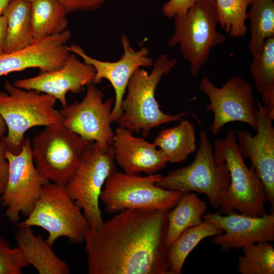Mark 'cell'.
I'll return each instance as SVG.
<instances>
[{
	"instance_id": "1",
	"label": "cell",
	"mask_w": 274,
	"mask_h": 274,
	"mask_svg": "<svg viewBox=\"0 0 274 274\" xmlns=\"http://www.w3.org/2000/svg\"><path fill=\"white\" fill-rule=\"evenodd\" d=\"M169 210L126 209L84 241L89 274H169L165 244Z\"/></svg>"
},
{
	"instance_id": "2",
	"label": "cell",
	"mask_w": 274,
	"mask_h": 274,
	"mask_svg": "<svg viewBox=\"0 0 274 274\" xmlns=\"http://www.w3.org/2000/svg\"><path fill=\"white\" fill-rule=\"evenodd\" d=\"M175 58L161 54L148 74L144 68H137L127 86V93L121 104L122 113L117 123L118 126L147 138L150 130L163 124L180 121L186 115L183 112L176 115L163 112L155 98L156 87L162 76L168 75L177 64Z\"/></svg>"
},
{
	"instance_id": "3",
	"label": "cell",
	"mask_w": 274,
	"mask_h": 274,
	"mask_svg": "<svg viewBox=\"0 0 274 274\" xmlns=\"http://www.w3.org/2000/svg\"><path fill=\"white\" fill-rule=\"evenodd\" d=\"M189 165L173 170L155 184L162 188L183 193L195 192L207 196L210 204L219 209L226 199L230 185L225 163L214 155L208 133L199 132V145Z\"/></svg>"
},
{
	"instance_id": "4",
	"label": "cell",
	"mask_w": 274,
	"mask_h": 274,
	"mask_svg": "<svg viewBox=\"0 0 274 274\" xmlns=\"http://www.w3.org/2000/svg\"><path fill=\"white\" fill-rule=\"evenodd\" d=\"M0 91V115L7 127L5 140L8 150L17 154L25 142V133L33 127L61 122L56 99L47 94L15 86L9 81Z\"/></svg>"
},
{
	"instance_id": "5",
	"label": "cell",
	"mask_w": 274,
	"mask_h": 274,
	"mask_svg": "<svg viewBox=\"0 0 274 274\" xmlns=\"http://www.w3.org/2000/svg\"><path fill=\"white\" fill-rule=\"evenodd\" d=\"M213 147L215 156L224 162L230 178L228 193L218 213L227 214L238 211L251 216L267 214L264 186L254 167L246 165L233 130L228 129L225 137L216 140Z\"/></svg>"
},
{
	"instance_id": "6",
	"label": "cell",
	"mask_w": 274,
	"mask_h": 274,
	"mask_svg": "<svg viewBox=\"0 0 274 274\" xmlns=\"http://www.w3.org/2000/svg\"><path fill=\"white\" fill-rule=\"evenodd\" d=\"M173 18L175 31L167 46L179 45L183 57L190 64L191 75L196 77L208 61L211 48L226 41L217 29L216 1L199 0L185 14Z\"/></svg>"
},
{
	"instance_id": "7",
	"label": "cell",
	"mask_w": 274,
	"mask_h": 274,
	"mask_svg": "<svg viewBox=\"0 0 274 274\" xmlns=\"http://www.w3.org/2000/svg\"><path fill=\"white\" fill-rule=\"evenodd\" d=\"M20 226H38L49 233L46 242L52 246L59 237L65 236L73 243L84 241L90 228L85 216L69 196L65 186L45 184L33 208Z\"/></svg>"
},
{
	"instance_id": "8",
	"label": "cell",
	"mask_w": 274,
	"mask_h": 274,
	"mask_svg": "<svg viewBox=\"0 0 274 274\" xmlns=\"http://www.w3.org/2000/svg\"><path fill=\"white\" fill-rule=\"evenodd\" d=\"M89 142L62 124H53L34 136L31 150L41 176L65 186L77 169Z\"/></svg>"
},
{
	"instance_id": "9",
	"label": "cell",
	"mask_w": 274,
	"mask_h": 274,
	"mask_svg": "<svg viewBox=\"0 0 274 274\" xmlns=\"http://www.w3.org/2000/svg\"><path fill=\"white\" fill-rule=\"evenodd\" d=\"M162 176L153 174L142 177L116 171L107 179L100 199L109 214L126 209L170 210L184 193L157 186Z\"/></svg>"
},
{
	"instance_id": "10",
	"label": "cell",
	"mask_w": 274,
	"mask_h": 274,
	"mask_svg": "<svg viewBox=\"0 0 274 274\" xmlns=\"http://www.w3.org/2000/svg\"><path fill=\"white\" fill-rule=\"evenodd\" d=\"M115 172L113 148L102 153L97 144L91 142L75 174L65 185L70 197L83 210L91 228H98L104 223L99 199L107 179Z\"/></svg>"
},
{
	"instance_id": "11",
	"label": "cell",
	"mask_w": 274,
	"mask_h": 274,
	"mask_svg": "<svg viewBox=\"0 0 274 274\" xmlns=\"http://www.w3.org/2000/svg\"><path fill=\"white\" fill-rule=\"evenodd\" d=\"M104 92L94 84L87 86L81 101L67 105L59 110L61 123L89 142L96 143L102 153L112 146L114 132L111 127L112 98L104 102Z\"/></svg>"
},
{
	"instance_id": "12",
	"label": "cell",
	"mask_w": 274,
	"mask_h": 274,
	"mask_svg": "<svg viewBox=\"0 0 274 274\" xmlns=\"http://www.w3.org/2000/svg\"><path fill=\"white\" fill-rule=\"evenodd\" d=\"M6 157L9 175L1 200L7 208L6 215L9 221L16 224L20 214L25 216L30 214L43 187L49 181L41 176L35 166L29 138H25L18 153L8 150Z\"/></svg>"
},
{
	"instance_id": "13",
	"label": "cell",
	"mask_w": 274,
	"mask_h": 274,
	"mask_svg": "<svg viewBox=\"0 0 274 274\" xmlns=\"http://www.w3.org/2000/svg\"><path fill=\"white\" fill-rule=\"evenodd\" d=\"M199 88L210 100L206 112L213 113L210 130L214 135L226 124L235 121L247 123L256 130L255 98L252 87L245 80L234 76L217 87L205 76L201 80Z\"/></svg>"
},
{
	"instance_id": "14",
	"label": "cell",
	"mask_w": 274,
	"mask_h": 274,
	"mask_svg": "<svg viewBox=\"0 0 274 274\" xmlns=\"http://www.w3.org/2000/svg\"><path fill=\"white\" fill-rule=\"evenodd\" d=\"M123 54L119 60L114 62L99 60L87 55L79 46H66L67 50L81 57L83 61L92 65L95 70L93 84L100 83L103 79L108 80L114 88L115 99L111 112V121L117 122L122 113L121 104L128 82L134 71L141 67H150L153 59L149 57V51L142 47L139 51L134 50L127 36H121Z\"/></svg>"
},
{
	"instance_id": "15",
	"label": "cell",
	"mask_w": 274,
	"mask_h": 274,
	"mask_svg": "<svg viewBox=\"0 0 274 274\" xmlns=\"http://www.w3.org/2000/svg\"><path fill=\"white\" fill-rule=\"evenodd\" d=\"M257 133L253 135L248 130H240L235 134L238 150L243 157L248 158L260 177L265 190L267 201L274 207V118L266 112L256 98Z\"/></svg>"
},
{
	"instance_id": "16",
	"label": "cell",
	"mask_w": 274,
	"mask_h": 274,
	"mask_svg": "<svg viewBox=\"0 0 274 274\" xmlns=\"http://www.w3.org/2000/svg\"><path fill=\"white\" fill-rule=\"evenodd\" d=\"M225 215L218 213H206L204 221L221 228L223 232L215 236L212 242L220 247L222 251L242 249L262 242L274 241V213L261 216H251L235 211Z\"/></svg>"
},
{
	"instance_id": "17",
	"label": "cell",
	"mask_w": 274,
	"mask_h": 274,
	"mask_svg": "<svg viewBox=\"0 0 274 274\" xmlns=\"http://www.w3.org/2000/svg\"><path fill=\"white\" fill-rule=\"evenodd\" d=\"M95 75L92 65L81 61L76 54L72 53L60 68L51 72H40L37 76L17 80L13 84L21 89L52 96L65 107L67 105V93H79L84 86L93 84Z\"/></svg>"
},
{
	"instance_id": "18",
	"label": "cell",
	"mask_w": 274,
	"mask_h": 274,
	"mask_svg": "<svg viewBox=\"0 0 274 274\" xmlns=\"http://www.w3.org/2000/svg\"><path fill=\"white\" fill-rule=\"evenodd\" d=\"M71 32H63L33 41L29 45L15 51L0 55V76L29 68L42 72H51L60 68L71 52L65 44Z\"/></svg>"
},
{
	"instance_id": "19",
	"label": "cell",
	"mask_w": 274,
	"mask_h": 274,
	"mask_svg": "<svg viewBox=\"0 0 274 274\" xmlns=\"http://www.w3.org/2000/svg\"><path fill=\"white\" fill-rule=\"evenodd\" d=\"M112 147L115 160L127 174H153L167 163L153 143L135 137L133 132L120 126L115 130Z\"/></svg>"
},
{
	"instance_id": "20",
	"label": "cell",
	"mask_w": 274,
	"mask_h": 274,
	"mask_svg": "<svg viewBox=\"0 0 274 274\" xmlns=\"http://www.w3.org/2000/svg\"><path fill=\"white\" fill-rule=\"evenodd\" d=\"M16 233L17 245L25 259L40 274H68V264L58 258L40 234L30 226H20Z\"/></svg>"
},
{
	"instance_id": "21",
	"label": "cell",
	"mask_w": 274,
	"mask_h": 274,
	"mask_svg": "<svg viewBox=\"0 0 274 274\" xmlns=\"http://www.w3.org/2000/svg\"><path fill=\"white\" fill-rule=\"evenodd\" d=\"M167 162L182 163L197 150L195 127L188 120L162 130L153 142Z\"/></svg>"
},
{
	"instance_id": "22",
	"label": "cell",
	"mask_w": 274,
	"mask_h": 274,
	"mask_svg": "<svg viewBox=\"0 0 274 274\" xmlns=\"http://www.w3.org/2000/svg\"><path fill=\"white\" fill-rule=\"evenodd\" d=\"M3 15L7 21L4 53L17 51L33 42L30 0H12Z\"/></svg>"
},
{
	"instance_id": "23",
	"label": "cell",
	"mask_w": 274,
	"mask_h": 274,
	"mask_svg": "<svg viewBox=\"0 0 274 274\" xmlns=\"http://www.w3.org/2000/svg\"><path fill=\"white\" fill-rule=\"evenodd\" d=\"M174 208L167 215L165 237L167 248L184 230L200 224L208 208L207 203L192 192L184 193Z\"/></svg>"
},
{
	"instance_id": "24",
	"label": "cell",
	"mask_w": 274,
	"mask_h": 274,
	"mask_svg": "<svg viewBox=\"0 0 274 274\" xmlns=\"http://www.w3.org/2000/svg\"><path fill=\"white\" fill-rule=\"evenodd\" d=\"M67 14L58 0H32L31 16L33 41L60 33L68 26Z\"/></svg>"
},
{
	"instance_id": "25",
	"label": "cell",
	"mask_w": 274,
	"mask_h": 274,
	"mask_svg": "<svg viewBox=\"0 0 274 274\" xmlns=\"http://www.w3.org/2000/svg\"><path fill=\"white\" fill-rule=\"evenodd\" d=\"M223 232L216 225L204 220L184 230L168 248L169 274H181L186 259L196 246L203 239Z\"/></svg>"
},
{
	"instance_id": "26",
	"label": "cell",
	"mask_w": 274,
	"mask_h": 274,
	"mask_svg": "<svg viewBox=\"0 0 274 274\" xmlns=\"http://www.w3.org/2000/svg\"><path fill=\"white\" fill-rule=\"evenodd\" d=\"M247 12L250 21L248 46L253 58L260 54L265 41L274 37V0H251Z\"/></svg>"
},
{
	"instance_id": "27",
	"label": "cell",
	"mask_w": 274,
	"mask_h": 274,
	"mask_svg": "<svg viewBox=\"0 0 274 274\" xmlns=\"http://www.w3.org/2000/svg\"><path fill=\"white\" fill-rule=\"evenodd\" d=\"M238 257L237 270L241 274H273L274 248L269 242L246 246Z\"/></svg>"
},
{
	"instance_id": "28",
	"label": "cell",
	"mask_w": 274,
	"mask_h": 274,
	"mask_svg": "<svg viewBox=\"0 0 274 274\" xmlns=\"http://www.w3.org/2000/svg\"><path fill=\"white\" fill-rule=\"evenodd\" d=\"M218 23L233 38L244 37L247 9L251 0H215Z\"/></svg>"
},
{
	"instance_id": "29",
	"label": "cell",
	"mask_w": 274,
	"mask_h": 274,
	"mask_svg": "<svg viewBox=\"0 0 274 274\" xmlns=\"http://www.w3.org/2000/svg\"><path fill=\"white\" fill-rule=\"evenodd\" d=\"M250 71L258 93L274 94V37L267 39L262 51L250 64Z\"/></svg>"
},
{
	"instance_id": "30",
	"label": "cell",
	"mask_w": 274,
	"mask_h": 274,
	"mask_svg": "<svg viewBox=\"0 0 274 274\" xmlns=\"http://www.w3.org/2000/svg\"><path fill=\"white\" fill-rule=\"evenodd\" d=\"M28 265L20 248H10L0 237V274H20L22 269Z\"/></svg>"
},
{
	"instance_id": "31",
	"label": "cell",
	"mask_w": 274,
	"mask_h": 274,
	"mask_svg": "<svg viewBox=\"0 0 274 274\" xmlns=\"http://www.w3.org/2000/svg\"><path fill=\"white\" fill-rule=\"evenodd\" d=\"M67 15L75 12H90L99 9L107 0H58Z\"/></svg>"
},
{
	"instance_id": "32",
	"label": "cell",
	"mask_w": 274,
	"mask_h": 274,
	"mask_svg": "<svg viewBox=\"0 0 274 274\" xmlns=\"http://www.w3.org/2000/svg\"><path fill=\"white\" fill-rule=\"evenodd\" d=\"M199 0H169L162 7V12L166 17L172 19L178 15L185 14Z\"/></svg>"
},
{
	"instance_id": "33",
	"label": "cell",
	"mask_w": 274,
	"mask_h": 274,
	"mask_svg": "<svg viewBox=\"0 0 274 274\" xmlns=\"http://www.w3.org/2000/svg\"><path fill=\"white\" fill-rule=\"evenodd\" d=\"M8 148L5 136L0 139V195L6 188L9 175V162L6 157Z\"/></svg>"
},
{
	"instance_id": "34",
	"label": "cell",
	"mask_w": 274,
	"mask_h": 274,
	"mask_svg": "<svg viewBox=\"0 0 274 274\" xmlns=\"http://www.w3.org/2000/svg\"><path fill=\"white\" fill-rule=\"evenodd\" d=\"M7 39V21L5 16H0V55L4 53Z\"/></svg>"
},
{
	"instance_id": "35",
	"label": "cell",
	"mask_w": 274,
	"mask_h": 274,
	"mask_svg": "<svg viewBox=\"0 0 274 274\" xmlns=\"http://www.w3.org/2000/svg\"><path fill=\"white\" fill-rule=\"evenodd\" d=\"M7 132V125L0 115V139L6 136Z\"/></svg>"
},
{
	"instance_id": "36",
	"label": "cell",
	"mask_w": 274,
	"mask_h": 274,
	"mask_svg": "<svg viewBox=\"0 0 274 274\" xmlns=\"http://www.w3.org/2000/svg\"><path fill=\"white\" fill-rule=\"evenodd\" d=\"M12 0H0V16L2 15L7 7Z\"/></svg>"
},
{
	"instance_id": "37",
	"label": "cell",
	"mask_w": 274,
	"mask_h": 274,
	"mask_svg": "<svg viewBox=\"0 0 274 274\" xmlns=\"http://www.w3.org/2000/svg\"><path fill=\"white\" fill-rule=\"evenodd\" d=\"M30 1H31L32 0H30Z\"/></svg>"
}]
</instances>
